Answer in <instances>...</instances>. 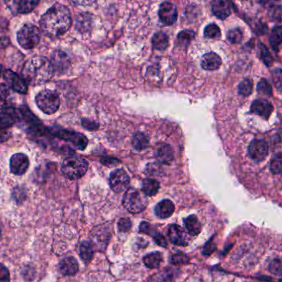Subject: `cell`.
<instances>
[{"label":"cell","mask_w":282,"mask_h":282,"mask_svg":"<svg viewBox=\"0 0 282 282\" xmlns=\"http://www.w3.org/2000/svg\"><path fill=\"white\" fill-rule=\"evenodd\" d=\"M72 25L71 13L66 5L56 4L43 14L40 20L41 29L45 35L57 38L68 32Z\"/></svg>","instance_id":"6da1fadb"},{"label":"cell","mask_w":282,"mask_h":282,"mask_svg":"<svg viewBox=\"0 0 282 282\" xmlns=\"http://www.w3.org/2000/svg\"><path fill=\"white\" fill-rule=\"evenodd\" d=\"M54 74L51 61L43 56H34L23 69V79L30 85H40L49 81Z\"/></svg>","instance_id":"7a4b0ae2"},{"label":"cell","mask_w":282,"mask_h":282,"mask_svg":"<svg viewBox=\"0 0 282 282\" xmlns=\"http://www.w3.org/2000/svg\"><path fill=\"white\" fill-rule=\"evenodd\" d=\"M88 162L82 157L71 156L65 159L61 165V172L70 180H77L87 172Z\"/></svg>","instance_id":"3957f363"},{"label":"cell","mask_w":282,"mask_h":282,"mask_svg":"<svg viewBox=\"0 0 282 282\" xmlns=\"http://www.w3.org/2000/svg\"><path fill=\"white\" fill-rule=\"evenodd\" d=\"M40 40V29L33 24H25L17 33L19 46L25 50L34 49Z\"/></svg>","instance_id":"277c9868"},{"label":"cell","mask_w":282,"mask_h":282,"mask_svg":"<svg viewBox=\"0 0 282 282\" xmlns=\"http://www.w3.org/2000/svg\"><path fill=\"white\" fill-rule=\"evenodd\" d=\"M36 103L45 114H54L59 109V95L53 90L45 89L36 97Z\"/></svg>","instance_id":"5b68a950"},{"label":"cell","mask_w":282,"mask_h":282,"mask_svg":"<svg viewBox=\"0 0 282 282\" xmlns=\"http://www.w3.org/2000/svg\"><path fill=\"white\" fill-rule=\"evenodd\" d=\"M122 205L129 212L138 214L145 210L148 199L135 188L127 189L122 199Z\"/></svg>","instance_id":"8992f818"},{"label":"cell","mask_w":282,"mask_h":282,"mask_svg":"<svg viewBox=\"0 0 282 282\" xmlns=\"http://www.w3.org/2000/svg\"><path fill=\"white\" fill-rule=\"evenodd\" d=\"M55 136L71 144L75 149L84 150L88 145L87 138L81 133L67 130H59L54 134Z\"/></svg>","instance_id":"52a82bcc"},{"label":"cell","mask_w":282,"mask_h":282,"mask_svg":"<svg viewBox=\"0 0 282 282\" xmlns=\"http://www.w3.org/2000/svg\"><path fill=\"white\" fill-rule=\"evenodd\" d=\"M109 184L113 191L120 193L127 191L129 187L130 178L123 169H116L111 173Z\"/></svg>","instance_id":"ba28073f"},{"label":"cell","mask_w":282,"mask_h":282,"mask_svg":"<svg viewBox=\"0 0 282 282\" xmlns=\"http://www.w3.org/2000/svg\"><path fill=\"white\" fill-rule=\"evenodd\" d=\"M5 81L7 82L8 86L14 89L17 93L25 94L28 93V84L23 77H20L16 73L11 70H5L4 74Z\"/></svg>","instance_id":"9c48e42d"},{"label":"cell","mask_w":282,"mask_h":282,"mask_svg":"<svg viewBox=\"0 0 282 282\" xmlns=\"http://www.w3.org/2000/svg\"><path fill=\"white\" fill-rule=\"evenodd\" d=\"M159 19L165 25L171 26L177 20L178 13L177 8L172 3L165 2L162 4L159 9Z\"/></svg>","instance_id":"30bf717a"},{"label":"cell","mask_w":282,"mask_h":282,"mask_svg":"<svg viewBox=\"0 0 282 282\" xmlns=\"http://www.w3.org/2000/svg\"><path fill=\"white\" fill-rule=\"evenodd\" d=\"M248 154L251 159L261 162L266 159L268 154V145L262 140H253L248 147Z\"/></svg>","instance_id":"8fae6325"},{"label":"cell","mask_w":282,"mask_h":282,"mask_svg":"<svg viewBox=\"0 0 282 282\" xmlns=\"http://www.w3.org/2000/svg\"><path fill=\"white\" fill-rule=\"evenodd\" d=\"M29 167V157L26 154L18 153L10 159V170L14 174L23 175L26 173Z\"/></svg>","instance_id":"7c38bea8"},{"label":"cell","mask_w":282,"mask_h":282,"mask_svg":"<svg viewBox=\"0 0 282 282\" xmlns=\"http://www.w3.org/2000/svg\"><path fill=\"white\" fill-rule=\"evenodd\" d=\"M53 70L57 72H65L69 66L71 65L70 59L65 52L61 51H56L52 55V60H51Z\"/></svg>","instance_id":"4fadbf2b"},{"label":"cell","mask_w":282,"mask_h":282,"mask_svg":"<svg viewBox=\"0 0 282 282\" xmlns=\"http://www.w3.org/2000/svg\"><path fill=\"white\" fill-rule=\"evenodd\" d=\"M168 237L173 244L186 246L189 240L183 228L177 224H172L168 228Z\"/></svg>","instance_id":"5bb4252c"},{"label":"cell","mask_w":282,"mask_h":282,"mask_svg":"<svg viewBox=\"0 0 282 282\" xmlns=\"http://www.w3.org/2000/svg\"><path fill=\"white\" fill-rule=\"evenodd\" d=\"M92 25H93V15L89 13H80L75 18V29L81 34L89 33L91 31Z\"/></svg>","instance_id":"9a60e30c"},{"label":"cell","mask_w":282,"mask_h":282,"mask_svg":"<svg viewBox=\"0 0 282 282\" xmlns=\"http://www.w3.org/2000/svg\"><path fill=\"white\" fill-rule=\"evenodd\" d=\"M40 0H16L13 4L11 10L17 14H30L39 5Z\"/></svg>","instance_id":"2e32d148"},{"label":"cell","mask_w":282,"mask_h":282,"mask_svg":"<svg viewBox=\"0 0 282 282\" xmlns=\"http://www.w3.org/2000/svg\"><path fill=\"white\" fill-rule=\"evenodd\" d=\"M273 111V107L269 102L266 100L254 101L251 106V112L254 114L258 115L260 117H262L265 119H267L270 117Z\"/></svg>","instance_id":"e0dca14e"},{"label":"cell","mask_w":282,"mask_h":282,"mask_svg":"<svg viewBox=\"0 0 282 282\" xmlns=\"http://www.w3.org/2000/svg\"><path fill=\"white\" fill-rule=\"evenodd\" d=\"M212 11L218 19L225 20L231 14L230 4L228 0H215Z\"/></svg>","instance_id":"ac0fdd59"},{"label":"cell","mask_w":282,"mask_h":282,"mask_svg":"<svg viewBox=\"0 0 282 282\" xmlns=\"http://www.w3.org/2000/svg\"><path fill=\"white\" fill-rule=\"evenodd\" d=\"M222 65V60L219 55L214 52H209L203 56L201 61V67L205 70H216L219 69Z\"/></svg>","instance_id":"d6986e66"},{"label":"cell","mask_w":282,"mask_h":282,"mask_svg":"<svg viewBox=\"0 0 282 282\" xmlns=\"http://www.w3.org/2000/svg\"><path fill=\"white\" fill-rule=\"evenodd\" d=\"M59 268L64 275H74L77 273L79 266L76 259L72 256H67L60 261Z\"/></svg>","instance_id":"ffe728a7"},{"label":"cell","mask_w":282,"mask_h":282,"mask_svg":"<svg viewBox=\"0 0 282 282\" xmlns=\"http://www.w3.org/2000/svg\"><path fill=\"white\" fill-rule=\"evenodd\" d=\"M140 232L152 236L158 245H160L161 247H167V240L165 239L164 236L162 235L152 224H149L148 222L142 223L140 225Z\"/></svg>","instance_id":"44dd1931"},{"label":"cell","mask_w":282,"mask_h":282,"mask_svg":"<svg viewBox=\"0 0 282 282\" xmlns=\"http://www.w3.org/2000/svg\"><path fill=\"white\" fill-rule=\"evenodd\" d=\"M175 205L170 200H163L155 208L156 215L161 219H167L174 213Z\"/></svg>","instance_id":"7402d4cb"},{"label":"cell","mask_w":282,"mask_h":282,"mask_svg":"<svg viewBox=\"0 0 282 282\" xmlns=\"http://www.w3.org/2000/svg\"><path fill=\"white\" fill-rule=\"evenodd\" d=\"M186 230L192 236H196L201 232L202 225L195 215H190L184 220Z\"/></svg>","instance_id":"603a6c76"},{"label":"cell","mask_w":282,"mask_h":282,"mask_svg":"<svg viewBox=\"0 0 282 282\" xmlns=\"http://www.w3.org/2000/svg\"><path fill=\"white\" fill-rule=\"evenodd\" d=\"M156 157L158 159V161L163 164H170L172 163L174 158L173 155V151L172 148L169 145H163L158 149V151L156 153Z\"/></svg>","instance_id":"cb8c5ba5"},{"label":"cell","mask_w":282,"mask_h":282,"mask_svg":"<svg viewBox=\"0 0 282 282\" xmlns=\"http://www.w3.org/2000/svg\"><path fill=\"white\" fill-rule=\"evenodd\" d=\"M152 44L154 49L163 52L169 46V38L166 33L162 32L156 33L152 39Z\"/></svg>","instance_id":"d4e9b609"},{"label":"cell","mask_w":282,"mask_h":282,"mask_svg":"<svg viewBox=\"0 0 282 282\" xmlns=\"http://www.w3.org/2000/svg\"><path fill=\"white\" fill-rule=\"evenodd\" d=\"M163 255L160 252H153L144 256V262L150 269L158 268L163 261Z\"/></svg>","instance_id":"484cf974"},{"label":"cell","mask_w":282,"mask_h":282,"mask_svg":"<svg viewBox=\"0 0 282 282\" xmlns=\"http://www.w3.org/2000/svg\"><path fill=\"white\" fill-rule=\"evenodd\" d=\"M195 38V33L192 30H183L177 36V45L181 48H186Z\"/></svg>","instance_id":"4316f807"},{"label":"cell","mask_w":282,"mask_h":282,"mask_svg":"<svg viewBox=\"0 0 282 282\" xmlns=\"http://www.w3.org/2000/svg\"><path fill=\"white\" fill-rule=\"evenodd\" d=\"M142 187H143L142 189H143V191L145 195H147V196H154L158 193L160 184L157 180L147 178L143 182Z\"/></svg>","instance_id":"83f0119b"},{"label":"cell","mask_w":282,"mask_h":282,"mask_svg":"<svg viewBox=\"0 0 282 282\" xmlns=\"http://www.w3.org/2000/svg\"><path fill=\"white\" fill-rule=\"evenodd\" d=\"M132 145L134 149L138 151L144 150L149 147V140L146 135L141 132H137L133 135L132 139Z\"/></svg>","instance_id":"f1b7e54d"},{"label":"cell","mask_w":282,"mask_h":282,"mask_svg":"<svg viewBox=\"0 0 282 282\" xmlns=\"http://www.w3.org/2000/svg\"><path fill=\"white\" fill-rule=\"evenodd\" d=\"M80 255L83 261L89 263L94 256V247L90 242H83L80 246Z\"/></svg>","instance_id":"f546056e"},{"label":"cell","mask_w":282,"mask_h":282,"mask_svg":"<svg viewBox=\"0 0 282 282\" xmlns=\"http://www.w3.org/2000/svg\"><path fill=\"white\" fill-rule=\"evenodd\" d=\"M282 42V28L280 26L275 27L269 37V42L274 51L277 52Z\"/></svg>","instance_id":"4dcf8cb0"},{"label":"cell","mask_w":282,"mask_h":282,"mask_svg":"<svg viewBox=\"0 0 282 282\" xmlns=\"http://www.w3.org/2000/svg\"><path fill=\"white\" fill-rule=\"evenodd\" d=\"M205 38L209 39H219L221 37V31L217 24H209L204 30Z\"/></svg>","instance_id":"1f68e13d"},{"label":"cell","mask_w":282,"mask_h":282,"mask_svg":"<svg viewBox=\"0 0 282 282\" xmlns=\"http://www.w3.org/2000/svg\"><path fill=\"white\" fill-rule=\"evenodd\" d=\"M227 38L232 44H238L243 39V33L239 28H233L232 30L228 31Z\"/></svg>","instance_id":"d6a6232c"},{"label":"cell","mask_w":282,"mask_h":282,"mask_svg":"<svg viewBox=\"0 0 282 282\" xmlns=\"http://www.w3.org/2000/svg\"><path fill=\"white\" fill-rule=\"evenodd\" d=\"M270 171L274 174H280L282 172V159L281 154L280 152L273 157L270 161Z\"/></svg>","instance_id":"836d02e7"},{"label":"cell","mask_w":282,"mask_h":282,"mask_svg":"<svg viewBox=\"0 0 282 282\" xmlns=\"http://www.w3.org/2000/svg\"><path fill=\"white\" fill-rule=\"evenodd\" d=\"M252 82L249 79H245L240 83L239 86H238V93L240 95L249 96L252 94Z\"/></svg>","instance_id":"e575fe53"},{"label":"cell","mask_w":282,"mask_h":282,"mask_svg":"<svg viewBox=\"0 0 282 282\" xmlns=\"http://www.w3.org/2000/svg\"><path fill=\"white\" fill-rule=\"evenodd\" d=\"M257 92L262 95L270 96L272 94V89L266 80H261L257 84Z\"/></svg>","instance_id":"d590c367"},{"label":"cell","mask_w":282,"mask_h":282,"mask_svg":"<svg viewBox=\"0 0 282 282\" xmlns=\"http://www.w3.org/2000/svg\"><path fill=\"white\" fill-rule=\"evenodd\" d=\"M260 54H261V58L264 63L266 64L267 66H271V63H272L271 56L268 52L267 48L261 43H260Z\"/></svg>","instance_id":"8d00e7d4"},{"label":"cell","mask_w":282,"mask_h":282,"mask_svg":"<svg viewBox=\"0 0 282 282\" xmlns=\"http://www.w3.org/2000/svg\"><path fill=\"white\" fill-rule=\"evenodd\" d=\"M171 261L173 264H187L190 261V258L183 253H178L172 256Z\"/></svg>","instance_id":"74e56055"},{"label":"cell","mask_w":282,"mask_h":282,"mask_svg":"<svg viewBox=\"0 0 282 282\" xmlns=\"http://www.w3.org/2000/svg\"><path fill=\"white\" fill-rule=\"evenodd\" d=\"M132 226V223L128 218H122L118 221V227L120 232H127Z\"/></svg>","instance_id":"f35d334b"},{"label":"cell","mask_w":282,"mask_h":282,"mask_svg":"<svg viewBox=\"0 0 282 282\" xmlns=\"http://www.w3.org/2000/svg\"><path fill=\"white\" fill-rule=\"evenodd\" d=\"M0 282H10V274L9 269L0 263Z\"/></svg>","instance_id":"ab89813d"},{"label":"cell","mask_w":282,"mask_h":282,"mask_svg":"<svg viewBox=\"0 0 282 282\" xmlns=\"http://www.w3.org/2000/svg\"><path fill=\"white\" fill-rule=\"evenodd\" d=\"M270 270L274 274H279L280 275L281 272V267H280V261L275 259L274 261H271L270 264Z\"/></svg>","instance_id":"60d3db41"},{"label":"cell","mask_w":282,"mask_h":282,"mask_svg":"<svg viewBox=\"0 0 282 282\" xmlns=\"http://www.w3.org/2000/svg\"><path fill=\"white\" fill-rule=\"evenodd\" d=\"M11 135V132L7 127L0 126V142H4L5 140H9Z\"/></svg>","instance_id":"b9f144b4"},{"label":"cell","mask_w":282,"mask_h":282,"mask_svg":"<svg viewBox=\"0 0 282 282\" xmlns=\"http://www.w3.org/2000/svg\"><path fill=\"white\" fill-rule=\"evenodd\" d=\"M10 92H9V86L6 84H0V97L5 100L8 96H9Z\"/></svg>","instance_id":"7bdbcfd3"},{"label":"cell","mask_w":282,"mask_h":282,"mask_svg":"<svg viewBox=\"0 0 282 282\" xmlns=\"http://www.w3.org/2000/svg\"><path fill=\"white\" fill-rule=\"evenodd\" d=\"M83 126L88 130H94L98 127L96 123H94V121H89V120H83Z\"/></svg>","instance_id":"ee69618b"},{"label":"cell","mask_w":282,"mask_h":282,"mask_svg":"<svg viewBox=\"0 0 282 282\" xmlns=\"http://www.w3.org/2000/svg\"><path fill=\"white\" fill-rule=\"evenodd\" d=\"M76 5H89L93 4L94 0H72Z\"/></svg>","instance_id":"f6af8a7d"},{"label":"cell","mask_w":282,"mask_h":282,"mask_svg":"<svg viewBox=\"0 0 282 282\" xmlns=\"http://www.w3.org/2000/svg\"><path fill=\"white\" fill-rule=\"evenodd\" d=\"M5 3H6V5H8V6H10V8L12 7L13 4L16 1V0H5Z\"/></svg>","instance_id":"bcb514c9"},{"label":"cell","mask_w":282,"mask_h":282,"mask_svg":"<svg viewBox=\"0 0 282 282\" xmlns=\"http://www.w3.org/2000/svg\"><path fill=\"white\" fill-rule=\"evenodd\" d=\"M2 72H3V66H1V65H0V76H1V75H2Z\"/></svg>","instance_id":"7dc6e473"},{"label":"cell","mask_w":282,"mask_h":282,"mask_svg":"<svg viewBox=\"0 0 282 282\" xmlns=\"http://www.w3.org/2000/svg\"><path fill=\"white\" fill-rule=\"evenodd\" d=\"M0 238H1V227H0Z\"/></svg>","instance_id":"c3c4849f"}]
</instances>
